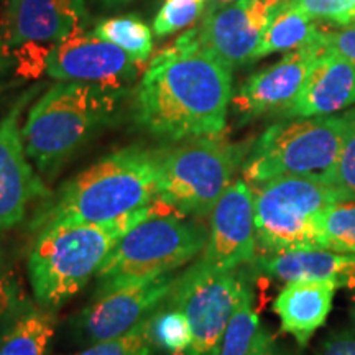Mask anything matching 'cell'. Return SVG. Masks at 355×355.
<instances>
[{"instance_id":"obj_11","label":"cell","mask_w":355,"mask_h":355,"mask_svg":"<svg viewBox=\"0 0 355 355\" xmlns=\"http://www.w3.org/2000/svg\"><path fill=\"white\" fill-rule=\"evenodd\" d=\"M37 91L38 87H33L21 94L0 119V237L19 227L35 202L51 194L43 178L33 170L20 127L21 112Z\"/></svg>"},{"instance_id":"obj_23","label":"cell","mask_w":355,"mask_h":355,"mask_svg":"<svg viewBox=\"0 0 355 355\" xmlns=\"http://www.w3.org/2000/svg\"><path fill=\"white\" fill-rule=\"evenodd\" d=\"M259 329V311L255 309L254 290L248 283L222 337L219 355H247Z\"/></svg>"},{"instance_id":"obj_37","label":"cell","mask_w":355,"mask_h":355,"mask_svg":"<svg viewBox=\"0 0 355 355\" xmlns=\"http://www.w3.org/2000/svg\"><path fill=\"white\" fill-rule=\"evenodd\" d=\"M278 355H298V354L288 352V350H285V349H279V350H278Z\"/></svg>"},{"instance_id":"obj_36","label":"cell","mask_w":355,"mask_h":355,"mask_svg":"<svg viewBox=\"0 0 355 355\" xmlns=\"http://www.w3.org/2000/svg\"><path fill=\"white\" fill-rule=\"evenodd\" d=\"M350 319H352L355 329V288H352V301H350Z\"/></svg>"},{"instance_id":"obj_38","label":"cell","mask_w":355,"mask_h":355,"mask_svg":"<svg viewBox=\"0 0 355 355\" xmlns=\"http://www.w3.org/2000/svg\"><path fill=\"white\" fill-rule=\"evenodd\" d=\"M0 53H2V51H0Z\"/></svg>"},{"instance_id":"obj_9","label":"cell","mask_w":355,"mask_h":355,"mask_svg":"<svg viewBox=\"0 0 355 355\" xmlns=\"http://www.w3.org/2000/svg\"><path fill=\"white\" fill-rule=\"evenodd\" d=\"M248 283L242 268L206 273L189 266L180 272L165 303L188 319L191 345L186 355H219L222 337Z\"/></svg>"},{"instance_id":"obj_33","label":"cell","mask_w":355,"mask_h":355,"mask_svg":"<svg viewBox=\"0 0 355 355\" xmlns=\"http://www.w3.org/2000/svg\"><path fill=\"white\" fill-rule=\"evenodd\" d=\"M278 350L279 347L275 336L265 327H260L247 355H278Z\"/></svg>"},{"instance_id":"obj_22","label":"cell","mask_w":355,"mask_h":355,"mask_svg":"<svg viewBox=\"0 0 355 355\" xmlns=\"http://www.w3.org/2000/svg\"><path fill=\"white\" fill-rule=\"evenodd\" d=\"M97 37L125 51L133 63L144 64L153 51V35L150 26L137 15L112 17L97 21L92 30Z\"/></svg>"},{"instance_id":"obj_10","label":"cell","mask_w":355,"mask_h":355,"mask_svg":"<svg viewBox=\"0 0 355 355\" xmlns=\"http://www.w3.org/2000/svg\"><path fill=\"white\" fill-rule=\"evenodd\" d=\"M259 255L254 211V191L237 178L212 209L206 245L193 268L220 273L250 266Z\"/></svg>"},{"instance_id":"obj_30","label":"cell","mask_w":355,"mask_h":355,"mask_svg":"<svg viewBox=\"0 0 355 355\" xmlns=\"http://www.w3.org/2000/svg\"><path fill=\"white\" fill-rule=\"evenodd\" d=\"M314 20H326L336 25H355V0H288Z\"/></svg>"},{"instance_id":"obj_4","label":"cell","mask_w":355,"mask_h":355,"mask_svg":"<svg viewBox=\"0 0 355 355\" xmlns=\"http://www.w3.org/2000/svg\"><path fill=\"white\" fill-rule=\"evenodd\" d=\"M128 89L60 81L30 107L21 137L44 183L56 180L71 158L114 122Z\"/></svg>"},{"instance_id":"obj_31","label":"cell","mask_w":355,"mask_h":355,"mask_svg":"<svg viewBox=\"0 0 355 355\" xmlns=\"http://www.w3.org/2000/svg\"><path fill=\"white\" fill-rule=\"evenodd\" d=\"M322 43L329 51H334L355 66V25L343 28H322Z\"/></svg>"},{"instance_id":"obj_26","label":"cell","mask_w":355,"mask_h":355,"mask_svg":"<svg viewBox=\"0 0 355 355\" xmlns=\"http://www.w3.org/2000/svg\"><path fill=\"white\" fill-rule=\"evenodd\" d=\"M33 303L35 300L26 295L10 252L0 241V327L10 322Z\"/></svg>"},{"instance_id":"obj_18","label":"cell","mask_w":355,"mask_h":355,"mask_svg":"<svg viewBox=\"0 0 355 355\" xmlns=\"http://www.w3.org/2000/svg\"><path fill=\"white\" fill-rule=\"evenodd\" d=\"M255 270L282 282L324 279L337 286L355 288V255L336 254L324 248H296V250L260 254L254 260Z\"/></svg>"},{"instance_id":"obj_15","label":"cell","mask_w":355,"mask_h":355,"mask_svg":"<svg viewBox=\"0 0 355 355\" xmlns=\"http://www.w3.org/2000/svg\"><path fill=\"white\" fill-rule=\"evenodd\" d=\"M44 69L58 81L125 87L135 79L139 64L114 43L81 30L53 44Z\"/></svg>"},{"instance_id":"obj_32","label":"cell","mask_w":355,"mask_h":355,"mask_svg":"<svg viewBox=\"0 0 355 355\" xmlns=\"http://www.w3.org/2000/svg\"><path fill=\"white\" fill-rule=\"evenodd\" d=\"M318 355H355V329L332 332L319 345Z\"/></svg>"},{"instance_id":"obj_16","label":"cell","mask_w":355,"mask_h":355,"mask_svg":"<svg viewBox=\"0 0 355 355\" xmlns=\"http://www.w3.org/2000/svg\"><path fill=\"white\" fill-rule=\"evenodd\" d=\"M84 0H8L6 38L10 46L26 43H56L86 30Z\"/></svg>"},{"instance_id":"obj_7","label":"cell","mask_w":355,"mask_h":355,"mask_svg":"<svg viewBox=\"0 0 355 355\" xmlns=\"http://www.w3.org/2000/svg\"><path fill=\"white\" fill-rule=\"evenodd\" d=\"M347 125V112L273 123L254 140L241 175L250 186L278 176L324 180L334 166Z\"/></svg>"},{"instance_id":"obj_29","label":"cell","mask_w":355,"mask_h":355,"mask_svg":"<svg viewBox=\"0 0 355 355\" xmlns=\"http://www.w3.org/2000/svg\"><path fill=\"white\" fill-rule=\"evenodd\" d=\"M206 12V0H163L153 21L157 37L180 32L202 19Z\"/></svg>"},{"instance_id":"obj_12","label":"cell","mask_w":355,"mask_h":355,"mask_svg":"<svg viewBox=\"0 0 355 355\" xmlns=\"http://www.w3.org/2000/svg\"><path fill=\"white\" fill-rule=\"evenodd\" d=\"M178 277L180 272L168 273L92 298L74 318V336L87 347L125 334L165 304Z\"/></svg>"},{"instance_id":"obj_14","label":"cell","mask_w":355,"mask_h":355,"mask_svg":"<svg viewBox=\"0 0 355 355\" xmlns=\"http://www.w3.org/2000/svg\"><path fill=\"white\" fill-rule=\"evenodd\" d=\"M324 51L326 46L321 33L316 42L288 51L275 64L252 74L232 96L234 112L241 117V122L270 114H285Z\"/></svg>"},{"instance_id":"obj_25","label":"cell","mask_w":355,"mask_h":355,"mask_svg":"<svg viewBox=\"0 0 355 355\" xmlns=\"http://www.w3.org/2000/svg\"><path fill=\"white\" fill-rule=\"evenodd\" d=\"M321 241L324 250L355 255V201L344 199L324 211Z\"/></svg>"},{"instance_id":"obj_1","label":"cell","mask_w":355,"mask_h":355,"mask_svg":"<svg viewBox=\"0 0 355 355\" xmlns=\"http://www.w3.org/2000/svg\"><path fill=\"white\" fill-rule=\"evenodd\" d=\"M232 96V69L204 50L191 28L150 61L132 92V119L166 144L222 135Z\"/></svg>"},{"instance_id":"obj_24","label":"cell","mask_w":355,"mask_h":355,"mask_svg":"<svg viewBox=\"0 0 355 355\" xmlns=\"http://www.w3.org/2000/svg\"><path fill=\"white\" fill-rule=\"evenodd\" d=\"M150 336L155 347L168 355H186L191 345V331L184 313L166 303L152 314Z\"/></svg>"},{"instance_id":"obj_17","label":"cell","mask_w":355,"mask_h":355,"mask_svg":"<svg viewBox=\"0 0 355 355\" xmlns=\"http://www.w3.org/2000/svg\"><path fill=\"white\" fill-rule=\"evenodd\" d=\"M355 104V66L334 51H326L311 69L303 89L283 117L331 115Z\"/></svg>"},{"instance_id":"obj_2","label":"cell","mask_w":355,"mask_h":355,"mask_svg":"<svg viewBox=\"0 0 355 355\" xmlns=\"http://www.w3.org/2000/svg\"><path fill=\"white\" fill-rule=\"evenodd\" d=\"M163 146L130 145L69 178L33 212L28 229L55 222H109L157 202Z\"/></svg>"},{"instance_id":"obj_28","label":"cell","mask_w":355,"mask_h":355,"mask_svg":"<svg viewBox=\"0 0 355 355\" xmlns=\"http://www.w3.org/2000/svg\"><path fill=\"white\" fill-rule=\"evenodd\" d=\"M349 125L345 130L339 155L329 171L324 178L327 184L339 191L345 199L355 201V107L347 110Z\"/></svg>"},{"instance_id":"obj_8","label":"cell","mask_w":355,"mask_h":355,"mask_svg":"<svg viewBox=\"0 0 355 355\" xmlns=\"http://www.w3.org/2000/svg\"><path fill=\"white\" fill-rule=\"evenodd\" d=\"M252 191L261 254L322 248L324 211L345 199L316 176H278L252 186Z\"/></svg>"},{"instance_id":"obj_27","label":"cell","mask_w":355,"mask_h":355,"mask_svg":"<svg viewBox=\"0 0 355 355\" xmlns=\"http://www.w3.org/2000/svg\"><path fill=\"white\" fill-rule=\"evenodd\" d=\"M152 314L146 316L144 321L137 324L133 329L125 332V334L109 340H102V343L91 344L71 355H159V350L155 347L152 336H150Z\"/></svg>"},{"instance_id":"obj_35","label":"cell","mask_w":355,"mask_h":355,"mask_svg":"<svg viewBox=\"0 0 355 355\" xmlns=\"http://www.w3.org/2000/svg\"><path fill=\"white\" fill-rule=\"evenodd\" d=\"M102 7H107V8H114V7H121L125 6V3L132 2V0H97Z\"/></svg>"},{"instance_id":"obj_34","label":"cell","mask_w":355,"mask_h":355,"mask_svg":"<svg viewBox=\"0 0 355 355\" xmlns=\"http://www.w3.org/2000/svg\"><path fill=\"white\" fill-rule=\"evenodd\" d=\"M235 2H237V0H206V12H204V15H206V13L220 10V8L227 7L230 3Z\"/></svg>"},{"instance_id":"obj_13","label":"cell","mask_w":355,"mask_h":355,"mask_svg":"<svg viewBox=\"0 0 355 355\" xmlns=\"http://www.w3.org/2000/svg\"><path fill=\"white\" fill-rule=\"evenodd\" d=\"M285 0H237L206 13L196 26L201 46L229 69L255 60L273 13Z\"/></svg>"},{"instance_id":"obj_20","label":"cell","mask_w":355,"mask_h":355,"mask_svg":"<svg viewBox=\"0 0 355 355\" xmlns=\"http://www.w3.org/2000/svg\"><path fill=\"white\" fill-rule=\"evenodd\" d=\"M56 313L35 301L0 327V355H46L56 331Z\"/></svg>"},{"instance_id":"obj_21","label":"cell","mask_w":355,"mask_h":355,"mask_svg":"<svg viewBox=\"0 0 355 355\" xmlns=\"http://www.w3.org/2000/svg\"><path fill=\"white\" fill-rule=\"evenodd\" d=\"M321 33L322 28L316 24V20L285 0L273 13L272 20L266 26L255 60L273 55V53L298 50L321 38Z\"/></svg>"},{"instance_id":"obj_19","label":"cell","mask_w":355,"mask_h":355,"mask_svg":"<svg viewBox=\"0 0 355 355\" xmlns=\"http://www.w3.org/2000/svg\"><path fill=\"white\" fill-rule=\"evenodd\" d=\"M337 288L324 279L288 282L273 303L282 332L291 336L301 349L306 347L329 316Z\"/></svg>"},{"instance_id":"obj_6","label":"cell","mask_w":355,"mask_h":355,"mask_svg":"<svg viewBox=\"0 0 355 355\" xmlns=\"http://www.w3.org/2000/svg\"><path fill=\"white\" fill-rule=\"evenodd\" d=\"M252 144L254 140L229 141L211 135L163 146L157 202L186 217H209L237 180Z\"/></svg>"},{"instance_id":"obj_5","label":"cell","mask_w":355,"mask_h":355,"mask_svg":"<svg viewBox=\"0 0 355 355\" xmlns=\"http://www.w3.org/2000/svg\"><path fill=\"white\" fill-rule=\"evenodd\" d=\"M207 234L202 219L171 209L155 212L119 239L96 275L92 298L180 272L201 255Z\"/></svg>"},{"instance_id":"obj_3","label":"cell","mask_w":355,"mask_h":355,"mask_svg":"<svg viewBox=\"0 0 355 355\" xmlns=\"http://www.w3.org/2000/svg\"><path fill=\"white\" fill-rule=\"evenodd\" d=\"M162 209L168 207L153 202L115 220H63L37 230L26 260L33 300L46 309H60L96 278L110 250L128 229Z\"/></svg>"}]
</instances>
